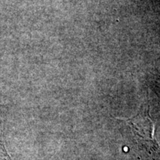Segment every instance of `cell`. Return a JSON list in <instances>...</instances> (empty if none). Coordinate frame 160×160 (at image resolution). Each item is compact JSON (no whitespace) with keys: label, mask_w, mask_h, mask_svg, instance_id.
Masks as SVG:
<instances>
[{"label":"cell","mask_w":160,"mask_h":160,"mask_svg":"<svg viewBox=\"0 0 160 160\" xmlns=\"http://www.w3.org/2000/svg\"><path fill=\"white\" fill-rule=\"evenodd\" d=\"M117 119L129 126L132 135L128 147L133 157L138 160H160V146L154 137V123L148 105H142L133 117Z\"/></svg>","instance_id":"cell-1"},{"label":"cell","mask_w":160,"mask_h":160,"mask_svg":"<svg viewBox=\"0 0 160 160\" xmlns=\"http://www.w3.org/2000/svg\"><path fill=\"white\" fill-rule=\"evenodd\" d=\"M0 160H9L7 151L4 148V145L2 143L1 138H0Z\"/></svg>","instance_id":"cell-2"}]
</instances>
